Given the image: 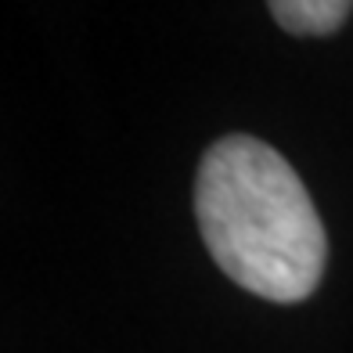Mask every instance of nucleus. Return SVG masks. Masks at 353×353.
I'll use <instances>...</instances> for the list:
<instances>
[{
	"mask_svg": "<svg viewBox=\"0 0 353 353\" xmlns=\"http://www.w3.org/2000/svg\"><path fill=\"white\" fill-rule=\"evenodd\" d=\"M195 220L213 263L260 299L303 303L325 274L328 238L310 191L260 137L231 134L205 148Z\"/></svg>",
	"mask_w": 353,
	"mask_h": 353,
	"instance_id": "f257e3e1",
	"label": "nucleus"
},
{
	"mask_svg": "<svg viewBox=\"0 0 353 353\" xmlns=\"http://www.w3.org/2000/svg\"><path fill=\"white\" fill-rule=\"evenodd\" d=\"M270 14L292 37H332L353 14V4L350 0H274Z\"/></svg>",
	"mask_w": 353,
	"mask_h": 353,
	"instance_id": "f03ea898",
	"label": "nucleus"
}]
</instances>
